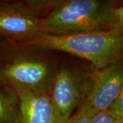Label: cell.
<instances>
[{
	"label": "cell",
	"instance_id": "cell-3",
	"mask_svg": "<svg viewBox=\"0 0 123 123\" xmlns=\"http://www.w3.org/2000/svg\"><path fill=\"white\" fill-rule=\"evenodd\" d=\"M0 63V78L11 86L49 93L58 68L34 47L21 46Z\"/></svg>",
	"mask_w": 123,
	"mask_h": 123
},
{
	"label": "cell",
	"instance_id": "cell-1",
	"mask_svg": "<svg viewBox=\"0 0 123 123\" xmlns=\"http://www.w3.org/2000/svg\"><path fill=\"white\" fill-rule=\"evenodd\" d=\"M18 44L69 53L90 62L98 70L120 58L123 31L111 28L63 35L38 32Z\"/></svg>",
	"mask_w": 123,
	"mask_h": 123
},
{
	"label": "cell",
	"instance_id": "cell-11",
	"mask_svg": "<svg viewBox=\"0 0 123 123\" xmlns=\"http://www.w3.org/2000/svg\"><path fill=\"white\" fill-rule=\"evenodd\" d=\"M107 111L114 118L119 120L123 117V88L118 96L111 105Z\"/></svg>",
	"mask_w": 123,
	"mask_h": 123
},
{
	"label": "cell",
	"instance_id": "cell-9",
	"mask_svg": "<svg viewBox=\"0 0 123 123\" xmlns=\"http://www.w3.org/2000/svg\"><path fill=\"white\" fill-rule=\"evenodd\" d=\"M95 113L92 108L83 103L66 123H90Z\"/></svg>",
	"mask_w": 123,
	"mask_h": 123
},
{
	"label": "cell",
	"instance_id": "cell-4",
	"mask_svg": "<svg viewBox=\"0 0 123 123\" xmlns=\"http://www.w3.org/2000/svg\"><path fill=\"white\" fill-rule=\"evenodd\" d=\"M92 79L93 75L81 73L67 67L58 68L49 94L64 123L85 102Z\"/></svg>",
	"mask_w": 123,
	"mask_h": 123
},
{
	"label": "cell",
	"instance_id": "cell-12",
	"mask_svg": "<svg viewBox=\"0 0 123 123\" xmlns=\"http://www.w3.org/2000/svg\"><path fill=\"white\" fill-rule=\"evenodd\" d=\"M114 28L123 31V5L120 7H115L111 15L110 29Z\"/></svg>",
	"mask_w": 123,
	"mask_h": 123
},
{
	"label": "cell",
	"instance_id": "cell-10",
	"mask_svg": "<svg viewBox=\"0 0 123 123\" xmlns=\"http://www.w3.org/2000/svg\"><path fill=\"white\" fill-rule=\"evenodd\" d=\"M63 0H21V3L35 10L42 9L53 8Z\"/></svg>",
	"mask_w": 123,
	"mask_h": 123
},
{
	"label": "cell",
	"instance_id": "cell-5",
	"mask_svg": "<svg viewBox=\"0 0 123 123\" xmlns=\"http://www.w3.org/2000/svg\"><path fill=\"white\" fill-rule=\"evenodd\" d=\"M123 88V60L118 58L93 75L84 104L95 112L107 111Z\"/></svg>",
	"mask_w": 123,
	"mask_h": 123
},
{
	"label": "cell",
	"instance_id": "cell-7",
	"mask_svg": "<svg viewBox=\"0 0 123 123\" xmlns=\"http://www.w3.org/2000/svg\"><path fill=\"white\" fill-rule=\"evenodd\" d=\"M19 98L21 123H66L53 105L49 93L14 86Z\"/></svg>",
	"mask_w": 123,
	"mask_h": 123
},
{
	"label": "cell",
	"instance_id": "cell-13",
	"mask_svg": "<svg viewBox=\"0 0 123 123\" xmlns=\"http://www.w3.org/2000/svg\"><path fill=\"white\" fill-rule=\"evenodd\" d=\"M90 123H118V120L114 118L107 111H98L92 116Z\"/></svg>",
	"mask_w": 123,
	"mask_h": 123
},
{
	"label": "cell",
	"instance_id": "cell-6",
	"mask_svg": "<svg viewBox=\"0 0 123 123\" xmlns=\"http://www.w3.org/2000/svg\"><path fill=\"white\" fill-rule=\"evenodd\" d=\"M37 11L21 2L0 4V36L18 44L38 33Z\"/></svg>",
	"mask_w": 123,
	"mask_h": 123
},
{
	"label": "cell",
	"instance_id": "cell-2",
	"mask_svg": "<svg viewBox=\"0 0 123 123\" xmlns=\"http://www.w3.org/2000/svg\"><path fill=\"white\" fill-rule=\"evenodd\" d=\"M114 0H63L40 18L38 32L63 35L110 29Z\"/></svg>",
	"mask_w": 123,
	"mask_h": 123
},
{
	"label": "cell",
	"instance_id": "cell-14",
	"mask_svg": "<svg viewBox=\"0 0 123 123\" xmlns=\"http://www.w3.org/2000/svg\"><path fill=\"white\" fill-rule=\"evenodd\" d=\"M118 123H123V117L120 119L118 120Z\"/></svg>",
	"mask_w": 123,
	"mask_h": 123
},
{
	"label": "cell",
	"instance_id": "cell-8",
	"mask_svg": "<svg viewBox=\"0 0 123 123\" xmlns=\"http://www.w3.org/2000/svg\"><path fill=\"white\" fill-rule=\"evenodd\" d=\"M0 123H21L20 103L12 86L0 78Z\"/></svg>",
	"mask_w": 123,
	"mask_h": 123
}]
</instances>
